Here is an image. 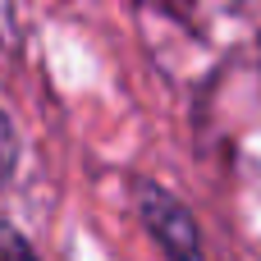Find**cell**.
<instances>
[{
  "label": "cell",
  "mask_w": 261,
  "mask_h": 261,
  "mask_svg": "<svg viewBox=\"0 0 261 261\" xmlns=\"http://www.w3.org/2000/svg\"><path fill=\"white\" fill-rule=\"evenodd\" d=\"M0 46H18V9L14 0H0Z\"/></svg>",
  "instance_id": "3"
},
{
  "label": "cell",
  "mask_w": 261,
  "mask_h": 261,
  "mask_svg": "<svg viewBox=\"0 0 261 261\" xmlns=\"http://www.w3.org/2000/svg\"><path fill=\"white\" fill-rule=\"evenodd\" d=\"M9 170H14V133H9V119L0 115V184L9 179Z\"/></svg>",
  "instance_id": "4"
},
{
  "label": "cell",
  "mask_w": 261,
  "mask_h": 261,
  "mask_svg": "<svg viewBox=\"0 0 261 261\" xmlns=\"http://www.w3.org/2000/svg\"><path fill=\"white\" fill-rule=\"evenodd\" d=\"M138 211H142L151 239H156L174 261H197V225H193V216H188L165 188L142 184V188H138Z\"/></svg>",
  "instance_id": "1"
},
{
  "label": "cell",
  "mask_w": 261,
  "mask_h": 261,
  "mask_svg": "<svg viewBox=\"0 0 261 261\" xmlns=\"http://www.w3.org/2000/svg\"><path fill=\"white\" fill-rule=\"evenodd\" d=\"M0 261H37L32 248L23 243V234H14L9 225H0Z\"/></svg>",
  "instance_id": "2"
}]
</instances>
